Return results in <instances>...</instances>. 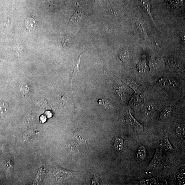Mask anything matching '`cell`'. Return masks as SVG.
Returning <instances> with one entry per match:
<instances>
[{
	"mask_svg": "<svg viewBox=\"0 0 185 185\" xmlns=\"http://www.w3.org/2000/svg\"><path fill=\"white\" fill-rule=\"evenodd\" d=\"M162 160V153L158 148L156 149V152L151 162L145 170V173L151 174L160 165Z\"/></svg>",
	"mask_w": 185,
	"mask_h": 185,
	"instance_id": "1",
	"label": "cell"
},
{
	"mask_svg": "<svg viewBox=\"0 0 185 185\" xmlns=\"http://www.w3.org/2000/svg\"><path fill=\"white\" fill-rule=\"evenodd\" d=\"M127 115L128 122L131 127L135 132H141L144 130L143 126L133 117L130 110H128L127 112Z\"/></svg>",
	"mask_w": 185,
	"mask_h": 185,
	"instance_id": "2",
	"label": "cell"
},
{
	"mask_svg": "<svg viewBox=\"0 0 185 185\" xmlns=\"http://www.w3.org/2000/svg\"><path fill=\"white\" fill-rule=\"evenodd\" d=\"M135 27L140 37L146 41L150 42V39L146 29L144 22L142 21H138L136 23Z\"/></svg>",
	"mask_w": 185,
	"mask_h": 185,
	"instance_id": "3",
	"label": "cell"
},
{
	"mask_svg": "<svg viewBox=\"0 0 185 185\" xmlns=\"http://www.w3.org/2000/svg\"><path fill=\"white\" fill-rule=\"evenodd\" d=\"M53 174L58 181L66 180L71 176L70 172L63 169H56L53 171Z\"/></svg>",
	"mask_w": 185,
	"mask_h": 185,
	"instance_id": "4",
	"label": "cell"
},
{
	"mask_svg": "<svg viewBox=\"0 0 185 185\" xmlns=\"http://www.w3.org/2000/svg\"><path fill=\"white\" fill-rule=\"evenodd\" d=\"M111 73L114 74V75L116 76L118 78H119L126 84L130 86L131 88L135 92H137L138 89H140V86L133 80V79L128 78L125 76H122L116 75L114 73Z\"/></svg>",
	"mask_w": 185,
	"mask_h": 185,
	"instance_id": "5",
	"label": "cell"
},
{
	"mask_svg": "<svg viewBox=\"0 0 185 185\" xmlns=\"http://www.w3.org/2000/svg\"><path fill=\"white\" fill-rule=\"evenodd\" d=\"M157 83L161 86L173 87L177 86L179 84L176 79L170 78H162L159 80Z\"/></svg>",
	"mask_w": 185,
	"mask_h": 185,
	"instance_id": "6",
	"label": "cell"
},
{
	"mask_svg": "<svg viewBox=\"0 0 185 185\" xmlns=\"http://www.w3.org/2000/svg\"><path fill=\"white\" fill-rule=\"evenodd\" d=\"M43 164V163L42 164L41 163L39 169L33 185H40L43 183L45 176V167Z\"/></svg>",
	"mask_w": 185,
	"mask_h": 185,
	"instance_id": "7",
	"label": "cell"
},
{
	"mask_svg": "<svg viewBox=\"0 0 185 185\" xmlns=\"http://www.w3.org/2000/svg\"><path fill=\"white\" fill-rule=\"evenodd\" d=\"M74 135L80 142L84 144H86L87 135L84 130L80 129L76 130L74 133Z\"/></svg>",
	"mask_w": 185,
	"mask_h": 185,
	"instance_id": "8",
	"label": "cell"
},
{
	"mask_svg": "<svg viewBox=\"0 0 185 185\" xmlns=\"http://www.w3.org/2000/svg\"><path fill=\"white\" fill-rule=\"evenodd\" d=\"M139 1L144 11H145L146 14L148 15L150 17L151 20L154 23V24L157 27L155 22L154 21L152 15H151V6L148 0H139Z\"/></svg>",
	"mask_w": 185,
	"mask_h": 185,
	"instance_id": "9",
	"label": "cell"
},
{
	"mask_svg": "<svg viewBox=\"0 0 185 185\" xmlns=\"http://www.w3.org/2000/svg\"><path fill=\"white\" fill-rule=\"evenodd\" d=\"M37 23V20L35 17L33 16H31L26 19L25 24L27 29L31 31L34 29Z\"/></svg>",
	"mask_w": 185,
	"mask_h": 185,
	"instance_id": "10",
	"label": "cell"
},
{
	"mask_svg": "<svg viewBox=\"0 0 185 185\" xmlns=\"http://www.w3.org/2000/svg\"><path fill=\"white\" fill-rule=\"evenodd\" d=\"M159 144L161 147L165 150L168 151H173L174 148L172 147L171 143L170 142L168 135L164 136V137L159 141Z\"/></svg>",
	"mask_w": 185,
	"mask_h": 185,
	"instance_id": "11",
	"label": "cell"
},
{
	"mask_svg": "<svg viewBox=\"0 0 185 185\" xmlns=\"http://www.w3.org/2000/svg\"><path fill=\"white\" fill-rule=\"evenodd\" d=\"M77 8L76 11L71 17L69 22L78 23L81 19L82 14L80 7L78 3H76Z\"/></svg>",
	"mask_w": 185,
	"mask_h": 185,
	"instance_id": "12",
	"label": "cell"
},
{
	"mask_svg": "<svg viewBox=\"0 0 185 185\" xmlns=\"http://www.w3.org/2000/svg\"><path fill=\"white\" fill-rule=\"evenodd\" d=\"M115 93L118 95L122 99H124L126 96L125 89L123 86H117L115 85L113 86Z\"/></svg>",
	"mask_w": 185,
	"mask_h": 185,
	"instance_id": "13",
	"label": "cell"
},
{
	"mask_svg": "<svg viewBox=\"0 0 185 185\" xmlns=\"http://www.w3.org/2000/svg\"><path fill=\"white\" fill-rule=\"evenodd\" d=\"M147 155V150L144 146H141L139 147L137 152V157L138 160L143 161Z\"/></svg>",
	"mask_w": 185,
	"mask_h": 185,
	"instance_id": "14",
	"label": "cell"
},
{
	"mask_svg": "<svg viewBox=\"0 0 185 185\" xmlns=\"http://www.w3.org/2000/svg\"><path fill=\"white\" fill-rule=\"evenodd\" d=\"M2 165L4 168L7 171H10L12 170L13 165L11 158L10 157L7 156L4 158L2 163Z\"/></svg>",
	"mask_w": 185,
	"mask_h": 185,
	"instance_id": "15",
	"label": "cell"
},
{
	"mask_svg": "<svg viewBox=\"0 0 185 185\" xmlns=\"http://www.w3.org/2000/svg\"><path fill=\"white\" fill-rule=\"evenodd\" d=\"M171 106H166L162 110L160 115V119L161 120H166L168 118L171 114Z\"/></svg>",
	"mask_w": 185,
	"mask_h": 185,
	"instance_id": "16",
	"label": "cell"
},
{
	"mask_svg": "<svg viewBox=\"0 0 185 185\" xmlns=\"http://www.w3.org/2000/svg\"><path fill=\"white\" fill-rule=\"evenodd\" d=\"M157 177L151 178L143 179L139 181V184L143 185H151L158 184Z\"/></svg>",
	"mask_w": 185,
	"mask_h": 185,
	"instance_id": "17",
	"label": "cell"
},
{
	"mask_svg": "<svg viewBox=\"0 0 185 185\" xmlns=\"http://www.w3.org/2000/svg\"><path fill=\"white\" fill-rule=\"evenodd\" d=\"M161 61L157 58L151 59L150 62L151 68L155 71H158L161 68Z\"/></svg>",
	"mask_w": 185,
	"mask_h": 185,
	"instance_id": "18",
	"label": "cell"
},
{
	"mask_svg": "<svg viewBox=\"0 0 185 185\" xmlns=\"http://www.w3.org/2000/svg\"><path fill=\"white\" fill-rule=\"evenodd\" d=\"M61 41L64 47H68L71 45L73 38L68 35H64L61 37Z\"/></svg>",
	"mask_w": 185,
	"mask_h": 185,
	"instance_id": "19",
	"label": "cell"
},
{
	"mask_svg": "<svg viewBox=\"0 0 185 185\" xmlns=\"http://www.w3.org/2000/svg\"><path fill=\"white\" fill-rule=\"evenodd\" d=\"M132 98L131 100L132 102H131L130 105L134 110H137L140 105V99L137 94L135 95Z\"/></svg>",
	"mask_w": 185,
	"mask_h": 185,
	"instance_id": "20",
	"label": "cell"
},
{
	"mask_svg": "<svg viewBox=\"0 0 185 185\" xmlns=\"http://www.w3.org/2000/svg\"><path fill=\"white\" fill-rule=\"evenodd\" d=\"M68 145L70 151L73 152H79L80 146L78 143L75 141L71 140L69 141Z\"/></svg>",
	"mask_w": 185,
	"mask_h": 185,
	"instance_id": "21",
	"label": "cell"
},
{
	"mask_svg": "<svg viewBox=\"0 0 185 185\" xmlns=\"http://www.w3.org/2000/svg\"><path fill=\"white\" fill-rule=\"evenodd\" d=\"M138 71L141 73H145L148 70V67L145 61L141 60L137 65Z\"/></svg>",
	"mask_w": 185,
	"mask_h": 185,
	"instance_id": "22",
	"label": "cell"
},
{
	"mask_svg": "<svg viewBox=\"0 0 185 185\" xmlns=\"http://www.w3.org/2000/svg\"><path fill=\"white\" fill-rule=\"evenodd\" d=\"M114 146L117 151H122L124 146V141L121 138H117L115 141Z\"/></svg>",
	"mask_w": 185,
	"mask_h": 185,
	"instance_id": "23",
	"label": "cell"
},
{
	"mask_svg": "<svg viewBox=\"0 0 185 185\" xmlns=\"http://www.w3.org/2000/svg\"><path fill=\"white\" fill-rule=\"evenodd\" d=\"M185 171L184 169L180 170L177 174V179L179 184L184 185L185 183Z\"/></svg>",
	"mask_w": 185,
	"mask_h": 185,
	"instance_id": "24",
	"label": "cell"
},
{
	"mask_svg": "<svg viewBox=\"0 0 185 185\" xmlns=\"http://www.w3.org/2000/svg\"><path fill=\"white\" fill-rule=\"evenodd\" d=\"M97 102L99 105H102L106 108H109L112 107V103L111 101L107 99H97Z\"/></svg>",
	"mask_w": 185,
	"mask_h": 185,
	"instance_id": "25",
	"label": "cell"
},
{
	"mask_svg": "<svg viewBox=\"0 0 185 185\" xmlns=\"http://www.w3.org/2000/svg\"><path fill=\"white\" fill-rule=\"evenodd\" d=\"M176 135L179 138H184L185 131L183 126L181 125H177L176 127Z\"/></svg>",
	"mask_w": 185,
	"mask_h": 185,
	"instance_id": "26",
	"label": "cell"
},
{
	"mask_svg": "<svg viewBox=\"0 0 185 185\" xmlns=\"http://www.w3.org/2000/svg\"><path fill=\"white\" fill-rule=\"evenodd\" d=\"M129 51L127 50H123L120 55V60L123 63L127 62L129 58Z\"/></svg>",
	"mask_w": 185,
	"mask_h": 185,
	"instance_id": "27",
	"label": "cell"
},
{
	"mask_svg": "<svg viewBox=\"0 0 185 185\" xmlns=\"http://www.w3.org/2000/svg\"><path fill=\"white\" fill-rule=\"evenodd\" d=\"M81 56V54L79 56L78 61L77 62L76 65L74 67L73 69V75H72V80L73 79L74 76H76L77 73H78V71H79L80 66Z\"/></svg>",
	"mask_w": 185,
	"mask_h": 185,
	"instance_id": "28",
	"label": "cell"
},
{
	"mask_svg": "<svg viewBox=\"0 0 185 185\" xmlns=\"http://www.w3.org/2000/svg\"><path fill=\"white\" fill-rule=\"evenodd\" d=\"M107 8L108 11L110 14L113 15H115L117 14L116 9H115L114 7L113 6V5L110 3H108L107 4Z\"/></svg>",
	"mask_w": 185,
	"mask_h": 185,
	"instance_id": "29",
	"label": "cell"
},
{
	"mask_svg": "<svg viewBox=\"0 0 185 185\" xmlns=\"http://www.w3.org/2000/svg\"><path fill=\"white\" fill-rule=\"evenodd\" d=\"M169 65L173 68L178 67L179 64L176 60L173 58L169 59L168 60Z\"/></svg>",
	"mask_w": 185,
	"mask_h": 185,
	"instance_id": "30",
	"label": "cell"
},
{
	"mask_svg": "<svg viewBox=\"0 0 185 185\" xmlns=\"http://www.w3.org/2000/svg\"><path fill=\"white\" fill-rule=\"evenodd\" d=\"M154 109V105L152 104H149L146 109V112L147 114H150Z\"/></svg>",
	"mask_w": 185,
	"mask_h": 185,
	"instance_id": "31",
	"label": "cell"
},
{
	"mask_svg": "<svg viewBox=\"0 0 185 185\" xmlns=\"http://www.w3.org/2000/svg\"><path fill=\"white\" fill-rule=\"evenodd\" d=\"M40 120L42 122L44 123L46 121V118L45 115H42L40 117Z\"/></svg>",
	"mask_w": 185,
	"mask_h": 185,
	"instance_id": "32",
	"label": "cell"
},
{
	"mask_svg": "<svg viewBox=\"0 0 185 185\" xmlns=\"http://www.w3.org/2000/svg\"><path fill=\"white\" fill-rule=\"evenodd\" d=\"M45 114H46V115H47V117H50L51 116V113L50 111L46 112L45 113Z\"/></svg>",
	"mask_w": 185,
	"mask_h": 185,
	"instance_id": "33",
	"label": "cell"
},
{
	"mask_svg": "<svg viewBox=\"0 0 185 185\" xmlns=\"http://www.w3.org/2000/svg\"><path fill=\"white\" fill-rule=\"evenodd\" d=\"M47 1L50 4H51L52 1V0H47Z\"/></svg>",
	"mask_w": 185,
	"mask_h": 185,
	"instance_id": "34",
	"label": "cell"
},
{
	"mask_svg": "<svg viewBox=\"0 0 185 185\" xmlns=\"http://www.w3.org/2000/svg\"><path fill=\"white\" fill-rule=\"evenodd\" d=\"M68 0H64V1H65V4H66L67 2H68Z\"/></svg>",
	"mask_w": 185,
	"mask_h": 185,
	"instance_id": "35",
	"label": "cell"
},
{
	"mask_svg": "<svg viewBox=\"0 0 185 185\" xmlns=\"http://www.w3.org/2000/svg\"><path fill=\"white\" fill-rule=\"evenodd\" d=\"M127 2H129L130 0H126Z\"/></svg>",
	"mask_w": 185,
	"mask_h": 185,
	"instance_id": "36",
	"label": "cell"
}]
</instances>
